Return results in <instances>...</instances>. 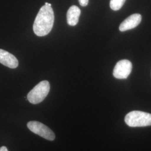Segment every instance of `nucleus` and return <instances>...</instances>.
Instances as JSON below:
<instances>
[{"mask_svg":"<svg viewBox=\"0 0 151 151\" xmlns=\"http://www.w3.org/2000/svg\"><path fill=\"white\" fill-rule=\"evenodd\" d=\"M54 22V12L51 6H43L33 25V30L38 37H44L50 32Z\"/></svg>","mask_w":151,"mask_h":151,"instance_id":"1","label":"nucleus"},{"mask_svg":"<svg viewBox=\"0 0 151 151\" xmlns=\"http://www.w3.org/2000/svg\"><path fill=\"white\" fill-rule=\"evenodd\" d=\"M125 122L130 127L150 126L151 114L140 111H133L127 114Z\"/></svg>","mask_w":151,"mask_h":151,"instance_id":"2","label":"nucleus"},{"mask_svg":"<svg viewBox=\"0 0 151 151\" xmlns=\"http://www.w3.org/2000/svg\"><path fill=\"white\" fill-rule=\"evenodd\" d=\"M49 91L50 84L48 81H42L28 93L27 100L33 104L41 103L47 97Z\"/></svg>","mask_w":151,"mask_h":151,"instance_id":"3","label":"nucleus"},{"mask_svg":"<svg viewBox=\"0 0 151 151\" xmlns=\"http://www.w3.org/2000/svg\"><path fill=\"white\" fill-rule=\"evenodd\" d=\"M27 128L34 133L49 140H53L55 136L54 132L45 125L37 121H30L27 124Z\"/></svg>","mask_w":151,"mask_h":151,"instance_id":"4","label":"nucleus"},{"mask_svg":"<svg viewBox=\"0 0 151 151\" xmlns=\"http://www.w3.org/2000/svg\"><path fill=\"white\" fill-rule=\"evenodd\" d=\"M132 70V64L129 60H121L116 64L113 70V76L117 79H126Z\"/></svg>","mask_w":151,"mask_h":151,"instance_id":"5","label":"nucleus"},{"mask_svg":"<svg viewBox=\"0 0 151 151\" xmlns=\"http://www.w3.org/2000/svg\"><path fill=\"white\" fill-rule=\"evenodd\" d=\"M142 16L139 14H134L127 17L121 23L119 26V30L121 32H125L137 27L141 22Z\"/></svg>","mask_w":151,"mask_h":151,"instance_id":"6","label":"nucleus"},{"mask_svg":"<svg viewBox=\"0 0 151 151\" xmlns=\"http://www.w3.org/2000/svg\"><path fill=\"white\" fill-rule=\"evenodd\" d=\"M0 63L10 68H16L19 65L16 57L5 50L0 49Z\"/></svg>","mask_w":151,"mask_h":151,"instance_id":"7","label":"nucleus"},{"mask_svg":"<svg viewBox=\"0 0 151 151\" xmlns=\"http://www.w3.org/2000/svg\"><path fill=\"white\" fill-rule=\"evenodd\" d=\"M81 10L76 6H72L67 13V21L70 26H75L78 22Z\"/></svg>","mask_w":151,"mask_h":151,"instance_id":"8","label":"nucleus"},{"mask_svg":"<svg viewBox=\"0 0 151 151\" xmlns=\"http://www.w3.org/2000/svg\"><path fill=\"white\" fill-rule=\"evenodd\" d=\"M125 1L126 0H110V7L114 11H118L124 5Z\"/></svg>","mask_w":151,"mask_h":151,"instance_id":"9","label":"nucleus"},{"mask_svg":"<svg viewBox=\"0 0 151 151\" xmlns=\"http://www.w3.org/2000/svg\"><path fill=\"white\" fill-rule=\"evenodd\" d=\"M80 5L81 6L85 7L88 4V0H78Z\"/></svg>","mask_w":151,"mask_h":151,"instance_id":"10","label":"nucleus"},{"mask_svg":"<svg viewBox=\"0 0 151 151\" xmlns=\"http://www.w3.org/2000/svg\"><path fill=\"white\" fill-rule=\"evenodd\" d=\"M0 151H9L7 148L5 147V146H2L0 148Z\"/></svg>","mask_w":151,"mask_h":151,"instance_id":"11","label":"nucleus"},{"mask_svg":"<svg viewBox=\"0 0 151 151\" xmlns=\"http://www.w3.org/2000/svg\"><path fill=\"white\" fill-rule=\"evenodd\" d=\"M45 5H48L49 6H52V4H49V3H48V2H45Z\"/></svg>","mask_w":151,"mask_h":151,"instance_id":"12","label":"nucleus"}]
</instances>
